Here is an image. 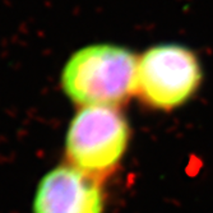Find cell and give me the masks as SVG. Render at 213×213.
Here are the masks:
<instances>
[{
    "label": "cell",
    "instance_id": "obj_1",
    "mask_svg": "<svg viewBox=\"0 0 213 213\" xmlns=\"http://www.w3.org/2000/svg\"><path fill=\"white\" fill-rule=\"evenodd\" d=\"M138 59L130 50L97 44L78 50L61 73V88L82 107L125 103L137 89Z\"/></svg>",
    "mask_w": 213,
    "mask_h": 213
},
{
    "label": "cell",
    "instance_id": "obj_2",
    "mask_svg": "<svg viewBox=\"0 0 213 213\" xmlns=\"http://www.w3.org/2000/svg\"><path fill=\"white\" fill-rule=\"evenodd\" d=\"M129 139V124L118 107L87 106L69 124L65 156L69 166L101 183L119 168Z\"/></svg>",
    "mask_w": 213,
    "mask_h": 213
},
{
    "label": "cell",
    "instance_id": "obj_3",
    "mask_svg": "<svg viewBox=\"0 0 213 213\" xmlns=\"http://www.w3.org/2000/svg\"><path fill=\"white\" fill-rule=\"evenodd\" d=\"M203 72L194 51L176 44H162L138 59L135 94L153 110H174L199 89Z\"/></svg>",
    "mask_w": 213,
    "mask_h": 213
},
{
    "label": "cell",
    "instance_id": "obj_4",
    "mask_svg": "<svg viewBox=\"0 0 213 213\" xmlns=\"http://www.w3.org/2000/svg\"><path fill=\"white\" fill-rule=\"evenodd\" d=\"M102 212L100 183L69 165L59 166L42 177L33 199V213Z\"/></svg>",
    "mask_w": 213,
    "mask_h": 213
}]
</instances>
